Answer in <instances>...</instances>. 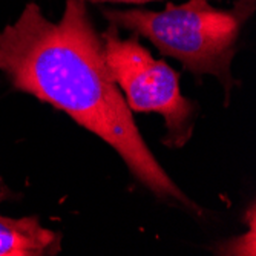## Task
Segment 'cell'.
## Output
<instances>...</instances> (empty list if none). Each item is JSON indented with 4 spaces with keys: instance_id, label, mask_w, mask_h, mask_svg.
<instances>
[{
    "instance_id": "obj_1",
    "label": "cell",
    "mask_w": 256,
    "mask_h": 256,
    "mask_svg": "<svg viewBox=\"0 0 256 256\" xmlns=\"http://www.w3.org/2000/svg\"><path fill=\"white\" fill-rule=\"evenodd\" d=\"M0 72L11 86L68 114L117 150L130 174L161 200L200 214L148 148L115 83L84 0H66L58 22L36 4L0 31Z\"/></svg>"
},
{
    "instance_id": "obj_2",
    "label": "cell",
    "mask_w": 256,
    "mask_h": 256,
    "mask_svg": "<svg viewBox=\"0 0 256 256\" xmlns=\"http://www.w3.org/2000/svg\"><path fill=\"white\" fill-rule=\"evenodd\" d=\"M254 8L256 0H236L230 10H218L207 0H189L169 4L162 11L103 8L102 14L110 25L148 38L161 56L176 58L195 77H216L228 97L236 84L230 64Z\"/></svg>"
},
{
    "instance_id": "obj_3",
    "label": "cell",
    "mask_w": 256,
    "mask_h": 256,
    "mask_svg": "<svg viewBox=\"0 0 256 256\" xmlns=\"http://www.w3.org/2000/svg\"><path fill=\"white\" fill-rule=\"evenodd\" d=\"M109 71L124 92L128 108L134 112H158L164 118L162 143L180 149L194 132L196 103L181 96L180 76L164 62L156 60L140 43L138 36L122 38L110 25L102 34Z\"/></svg>"
},
{
    "instance_id": "obj_4",
    "label": "cell",
    "mask_w": 256,
    "mask_h": 256,
    "mask_svg": "<svg viewBox=\"0 0 256 256\" xmlns=\"http://www.w3.org/2000/svg\"><path fill=\"white\" fill-rule=\"evenodd\" d=\"M14 194L0 188V202ZM62 250V235L46 228L36 216L10 218L0 215V256H46Z\"/></svg>"
},
{
    "instance_id": "obj_5",
    "label": "cell",
    "mask_w": 256,
    "mask_h": 256,
    "mask_svg": "<svg viewBox=\"0 0 256 256\" xmlns=\"http://www.w3.org/2000/svg\"><path fill=\"white\" fill-rule=\"evenodd\" d=\"M221 254H254V222L250 226L248 235L244 234L232 240L227 246L220 248Z\"/></svg>"
},
{
    "instance_id": "obj_6",
    "label": "cell",
    "mask_w": 256,
    "mask_h": 256,
    "mask_svg": "<svg viewBox=\"0 0 256 256\" xmlns=\"http://www.w3.org/2000/svg\"><path fill=\"white\" fill-rule=\"evenodd\" d=\"M92 2H120V4H135V5H142L148 2H155V0H92Z\"/></svg>"
}]
</instances>
